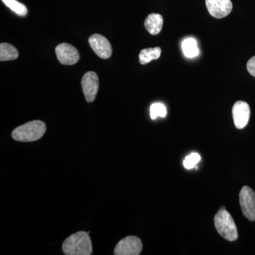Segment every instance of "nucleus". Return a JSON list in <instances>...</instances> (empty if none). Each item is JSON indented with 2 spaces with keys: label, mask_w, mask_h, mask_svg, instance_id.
Returning <instances> with one entry per match:
<instances>
[{
  "label": "nucleus",
  "mask_w": 255,
  "mask_h": 255,
  "mask_svg": "<svg viewBox=\"0 0 255 255\" xmlns=\"http://www.w3.org/2000/svg\"><path fill=\"white\" fill-rule=\"evenodd\" d=\"M90 233L80 231L69 236L63 244V251L66 255H92V244Z\"/></svg>",
  "instance_id": "obj_1"
},
{
  "label": "nucleus",
  "mask_w": 255,
  "mask_h": 255,
  "mask_svg": "<svg viewBox=\"0 0 255 255\" xmlns=\"http://www.w3.org/2000/svg\"><path fill=\"white\" fill-rule=\"evenodd\" d=\"M46 131V125L41 121H32L14 129L11 136L16 141L32 142L39 140Z\"/></svg>",
  "instance_id": "obj_2"
},
{
  "label": "nucleus",
  "mask_w": 255,
  "mask_h": 255,
  "mask_svg": "<svg viewBox=\"0 0 255 255\" xmlns=\"http://www.w3.org/2000/svg\"><path fill=\"white\" fill-rule=\"evenodd\" d=\"M216 231L224 239L228 241H236L238 238L237 227L231 215L226 210L218 211L214 217Z\"/></svg>",
  "instance_id": "obj_3"
},
{
  "label": "nucleus",
  "mask_w": 255,
  "mask_h": 255,
  "mask_svg": "<svg viewBox=\"0 0 255 255\" xmlns=\"http://www.w3.org/2000/svg\"><path fill=\"white\" fill-rule=\"evenodd\" d=\"M240 204L243 215L251 221H255V193L251 187L245 186L240 192Z\"/></svg>",
  "instance_id": "obj_4"
},
{
  "label": "nucleus",
  "mask_w": 255,
  "mask_h": 255,
  "mask_svg": "<svg viewBox=\"0 0 255 255\" xmlns=\"http://www.w3.org/2000/svg\"><path fill=\"white\" fill-rule=\"evenodd\" d=\"M142 243L136 236H128L119 242L114 249L115 255H138L141 253Z\"/></svg>",
  "instance_id": "obj_5"
},
{
  "label": "nucleus",
  "mask_w": 255,
  "mask_h": 255,
  "mask_svg": "<svg viewBox=\"0 0 255 255\" xmlns=\"http://www.w3.org/2000/svg\"><path fill=\"white\" fill-rule=\"evenodd\" d=\"M82 88L85 100L88 103L95 100L99 90V78L95 72L85 73L82 79Z\"/></svg>",
  "instance_id": "obj_6"
},
{
  "label": "nucleus",
  "mask_w": 255,
  "mask_h": 255,
  "mask_svg": "<svg viewBox=\"0 0 255 255\" xmlns=\"http://www.w3.org/2000/svg\"><path fill=\"white\" fill-rule=\"evenodd\" d=\"M89 44L94 52L102 59H108L112 55V47L110 42L102 35H92L89 38Z\"/></svg>",
  "instance_id": "obj_7"
},
{
  "label": "nucleus",
  "mask_w": 255,
  "mask_h": 255,
  "mask_svg": "<svg viewBox=\"0 0 255 255\" xmlns=\"http://www.w3.org/2000/svg\"><path fill=\"white\" fill-rule=\"evenodd\" d=\"M55 54L58 61L63 65H73L80 60V53L75 47L68 43H61L55 48Z\"/></svg>",
  "instance_id": "obj_8"
},
{
  "label": "nucleus",
  "mask_w": 255,
  "mask_h": 255,
  "mask_svg": "<svg viewBox=\"0 0 255 255\" xmlns=\"http://www.w3.org/2000/svg\"><path fill=\"white\" fill-rule=\"evenodd\" d=\"M206 5L209 14L216 18L226 17L233 9L231 0H206Z\"/></svg>",
  "instance_id": "obj_9"
},
{
  "label": "nucleus",
  "mask_w": 255,
  "mask_h": 255,
  "mask_svg": "<svg viewBox=\"0 0 255 255\" xmlns=\"http://www.w3.org/2000/svg\"><path fill=\"white\" fill-rule=\"evenodd\" d=\"M233 118L234 124L238 129L246 127L251 117V108L246 102L238 101L233 107Z\"/></svg>",
  "instance_id": "obj_10"
},
{
  "label": "nucleus",
  "mask_w": 255,
  "mask_h": 255,
  "mask_svg": "<svg viewBox=\"0 0 255 255\" xmlns=\"http://www.w3.org/2000/svg\"><path fill=\"white\" fill-rule=\"evenodd\" d=\"M145 27L151 35H157L163 27V17L159 14H150L145 18Z\"/></svg>",
  "instance_id": "obj_11"
},
{
  "label": "nucleus",
  "mask_w": 255,
  "mask_h": 255,
  "mask_svg": "<svg viewBox=\"0 0 255 255\" xmlns=\"http://www.w3.org/2000/svg\"><path fill=\"white\" fill-rule=\"evenodd\" d=\"M161 52L162 50L159 47L142 50L139 53V62L141 65H145L152 60H157L160 57Z\"/></svg>",
  "instance_id": "obj_12"
},
{
  "label": "nucleus",
  "mask_w": 255,
  "mask_h": 255,
  "mask_svg": "<svg viewBox=\"0 0 255 255\" xmlns=\"http://www.w3.org/2000/svg\"><path fill=\"white\" fill-rule=\"evenodd\" d=\"M18 57V50L14 46L7 43H1L0 44V60L1 61L16 60Z\"/></svg>",
  "instance_id": "obj_13"
},
{
  "label": "nucleus",
  "mask_w": 255,
  "mask_h": 255,
  "mask_svg": "<svg viewBox=\"0 0 255 255\" xmlns=\"http://www.w3.org/2000/svg\"><path fill=\"white\" fill-rule=\"evenodd\" d=\"M182 50L184 55L187 58H192L197 56L199 53L197 42L194 38H187L182 43Z\"/></svg>",
  "instance_id": "obj_14"
},
{
  "label": "nucleus",
  "mask_w": 255,
  "mask_h": 255,
  "mask_svg": "<svg viewBox=\"0 0 255 255\" xmlns=\"http://www.w3.org/2000/svg\"><path fill=\"white\" fill-rule=\"evenodd\" d=\"M2 2L18 16H25L28 13L26 6L16 0H1Z\"/></svg>",
  "instance_id": "obj_15"
},
{
  "label": "nucleus",
  "mask_w": 255,
  "mask_h": 255,
  "mask_svg": "<svg viewBox=\"0 0 255 255\" xmlns=\"http://www.w3.org/2000/svg\"><path fill=\"white\" fill-rule=\"evenodd\" d=\"M150 118L155 120L157 117H164L167 115V109L161 103H155L151 105L150 109Z\"/></svg>",
  "instance_id": "obj_16"
},
{
  "label": "nucleus",
  "mask_w": 255,
  "mask_h": 255,
  "mask_svg": "<svg viewBox=\"0 0 255 255\" xmlns=\"http://www.w3.org/2000/svg\"><path fill=\"white\" fill-rule=\"evenodd\" d=\"M201 160L200 155L198 153H191V155H188L184 161V166L186 169H191L194 168V167L199 163Z\"/></svg>",
  "instance_id": "obj_17"
},
{
  "label": "nucleus",
  "mask_w": 255,
  "mask_h": 255,
  "mask_svg": "<svg viewBox=\"0 0 255 255\" xmlns=\"http://www.w3.org/2000/svg\"><path fill=\"white\" fill-rule=\"evenodd\" d=\"M247 69L249 73L255 78V56L248 60L247 63Z\"/></svg>",
  "instance_id": "obj_18"
},
{
  "label": "nucleus",
  "mask_w": 255,
  "mask_h": 255,
  "mask_svg": "<svg viewBox=\"0 0 255 255\" xmlns=\"http://www.w3.org/2000/svg\"><path fill=\"white\" fill-rule=\"evenodd\" d=\"M221 210H226L225 206H221Z\"/></svg>",
  "instance_id": "obj_19"
}]
</instances>
